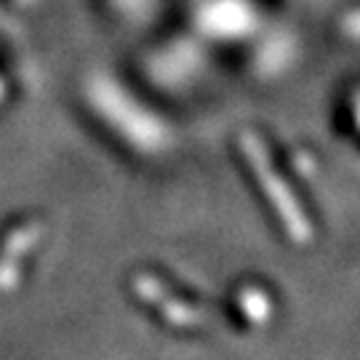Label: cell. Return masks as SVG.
<instances>
[{
	"instance_id": "obj_1",
	"label": "cell",
	"mask_w": 360,
	"mask_h": 360,
	"mask_svg": "<svg viewBox=\"0 0 360 360\" xmlns=\"http://www.w3.org/2000/svg\"><path fill=\"white\" fill-rule=\"evenodd\" d=\"M245 150L251 155V163L257 166L259 179L267 184V193H270V198L278 203V208H281V217H283L288 232L294 235L296 240H304V238H307V221L299 214V208H294L291 195L283 190V181L278 179V176H272V171L267 168V160H264V153H262V144H259L257 139H251V136H245Z\"/></svg>"
}]
</instances>
